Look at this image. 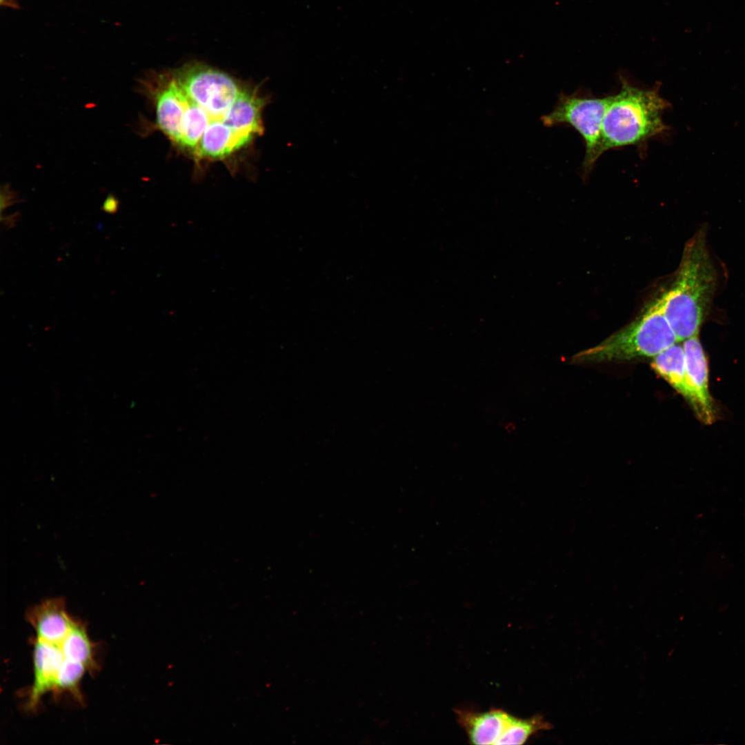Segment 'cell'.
Instances as JSON below:
<instances>
[{"instance_id": "cell-14", "label": "cell", "mask_w": 745, "mask_h": 745, "mask_svg": "<svg viewBox=\"0 0 745 745\" xmlns=\"http://www.w3.org/2000/svg\"><path fill=\"white\" fill-rule=\"evenodd\" d=\"M0 4L1 6H5L14 9L19 8V6L17 0H0Z\"/></svg>"}, {"instance_id": "cell-3", "label": "cell", "mask_w": 745, "mask_h": 745, "mask_svg": "<svg viewBox=\"0 0 745 745\" xmlns=\"http://www.w3.org/2000/svg\"><path fill=\"white\" fill-rule=\"evenodd\" d=\"M621 88L611 96L602 124V153L627 146L644 143L668 129L662 120L670 103L659 94V87L643 89L619 75Z\"/></svg>"}, {"instance_id": "cell-6", "label": "cell", "mask_w": 745, "mask_h": 745, "mask_svg": "<svg viewBox=\"0 0 745 745\" xmlns=\"http://www.w3.org/2000/svg\"><path fill=\"white\" fill-rule=\"evenodd\" d=\"M455 711L458 723L474 744H523L533 735L552 726L541 715L522 719L497 708L484 712L469 708Z\"/></svg>"}, {"instance_id": "cell-2", "label": "cell", "mask_w": 745, "mask_h": 745, "mask_svg": "<svg viewBox=\"0 0 745 745\" xmlns=\"http://www.w3.org/2000/svg\"><path fill=\"white\" fill-rule=\"evenodd\" d=\"M700 228L685 244L675 279L662 295L665 315L677 342L699 335L716 290L717 276Z\"/></svg>"}, {"instance_id": "cell-1", "label": "cell", "mask_w": 745, "mask_h": 745, "mask_svg": "<svg viewBox=\"0 0 745 745\" xmlns=\"http://www.w3.org/2000/svg\"><path fill=\"white\" fill-rule=\"evenodd\" d=\"M137 90L155 109L153 127L197 160L224 159L264 131L257 90L202 63L150 72Z\"/></svg>"}, {"instance_id": "cell-5", "label": "cell", "mask_w": 745, "mask_h": 745, "mask_svg": "<svg viewBox=\"0 0 745 745\" xmlns=\"http://www.w3.org/2000/svg\"><path fill=\"white\" fill-rule=\"evenodd\" d=\"M611 96L591 97L579 95L561 94L553 110L541 117L546 127L566 124L573 127L583 138L585 156L584 175L593 169L602 153V124Z\"/></svg>"}, {"instance_id": "cell-12", "label": "cell", "mask_w": 745, "mask_h": 745, "mask_svg": "<svg viewBox=\"0 0 745 745\" xmlns=\"http://www.w3.org/2000/svg\"><path fill=\"white\" fill-rule=\"evenodd\" d=\"M87 668L80 663L64 659L59 670L53 695L55 697L61 693H70L79 702L83 701L80 689L82 677Z\"/></svg>"}, {"instance_id": "cell-9", "label": "cell", "mask_w": 745, "mask_h": 745, "mask_svg": "<svg viewBox=\"0 0 745 745\" xmlns=\"http://www.w3.org/2000/svg\"><path fill=\"white\" fill-rule=\"evenodd\" d=\"M34 681L26 708L34 711L42 697L52 691L60 667L65 659L60 646L35 638L33 642Z\"/></svg>"}, {"instance_id": "cell-7", "label": "cell", "mask_w": 745, "mask_h": 745, "mask_svg": "<svg viewBox=\"0 0 745 745\" xmlns=\"http://www.w3.org/2000/svg\"><path fill=\"white\" fill-rule=\"evenodd\" d=\"M683 348L686 382L693 398L691 407L702 422L711 424L715 420L716 413L708 390V361L699 335L685 339Z\"/></svg>"}, {"instance_id": "cell-8", "label": "cell", "mask_w": 745, "mask_h": 745, "mask_svg": "<svg viewBox=\"0 0 745 745\" xmlns=\"http://www.w3.org/2000/svg\"><path fill=\"white\" fill-rule=\"evenodd\" d=\"M37 639L60 646L74 620L68 614L66 601L58 597L45 599L28 609L26 616Z\"/></svg>"}, {"instance_id": "cell-4", "label": "cell", "mask_w": 745, "mask_h": 745, "mask_svg": "<svg viewBox=\"0 0 745 745\" xmlns=\"http://www.w3.org/2000/svg\"><path fill=\"white\" fill-rule=\"evenodd\" d=\"M676 343L675 335L664 311L661 296L649 304L629 325L595 346L577 353L573 361L590 363L654 357Z\"/></svg>"}, {"instance_id": "cell-13", "label": "cell", "mask_w": 745, "mask_h": 745, "mask_svg": "<svg viewBox=\"0 0 745 745\" xmlns=\"http://www.w3.org/2000/svg\"><path fill=\"white\" fill-rule=\"evenodd\" d=\"M119 202L112 195H109L104 201L101 209L103 211L115 214L117 212Z\"/></svg>"}, {"instance_id": "cell-11", "label": "cell", "mask_w": 745, "mask_h": 745, "mask_svg": "<svg viewBox=\"0 0 745 745\" xmlns=\"http://www.w3.org/2000/svg\"><path fill=\"white\" fill-rule=\"evenodd\" d=\"M60 647L65 659L81 664L90 673L97 669L93 643L82 623L74 621Z\"/></svg>"}, {"instance_id": "cell-10", "label": "cell", "mask_w": 745, "mask_h": 745, "mask_svg": "<svg viewBox=\"0 0 745 745\" xmlns=\"http://www.w3.org/2000/svg\"><path fill=\"white\" fill-rule=\"evenodd\" d=\"M652 368L666 380L691 406L693 398L686 382L684 348L677 343L653 357Z\"/></svg>"}]
</instances>
